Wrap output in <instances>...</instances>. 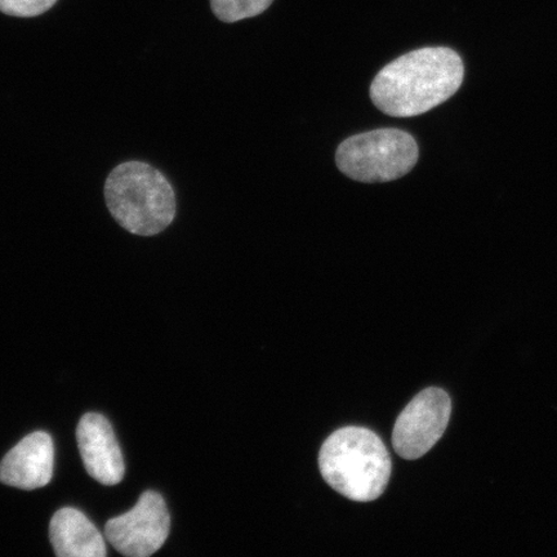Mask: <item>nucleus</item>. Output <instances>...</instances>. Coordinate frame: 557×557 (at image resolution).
<instances>
[{"mask_svg": "<svg viewBox=\"0 0 557 557\" xmlns=\"http://www.w3.org/2000/svg\"><path fill=\"white\" fill-rule=\"evenodd\" d=\"M274 0H211L212 11L224 23L261 15Z\"/></svg>", "mask_w": 557, "mask_h": 557, "instance_id": "nucleus-10", "label": "nucleus"}, {"mask_svg": "<svg viewBox=\"0 0 557 557\" xmlns=\"http://www.w3.org/2000/svg\"><path fill=\"white\" fill-rule=\"evenodd\" d=\"M463 75L461 55L450 48H421L389 62L375 75L371 99L389 116L421 115L455 96Z\"/></svg>", "mask_w": 557, "mask_h": 557, "instance_id": "nucleus-1", "label": "nucleus"}, {"mask_svg": "<svg viewBox=\"0 0 557 557\" xmlns=\"http://www.w3.org/2000/svg\"><path fill=\"white\" fill-rule=\"evenodd\" d=\"M450 414L451 401L444 389H423L396 420L393 431L395 451L409 461L423 457L441 441Z\"/></svg>", "mask_w": 557, "mask_h": 557, "instance_id": "nucleus-6", "label": "nucleus"}, {"mask_svg": "<svg viewBox=\"0 0 557 557\" xmlns=\"http://www.w3.org/2000/svg\"><path fill=\"white\" fill-rule=\"evenodd\" d=\"M50 539L54 554L59 557L107 556L103 535L86 515L76 508H61L53 515Z\"/></svg>", "mask_w": 557, "mask_h": 557, "instance_id": "nucleus-9", "label": "nucleus"}, {"mask_svg": "<svg viewBox=\"0 0 557 557\" xmlns=\"http://www.w3.org/2000/svg\"><path fill=\"white\" fill-rule=\"evenodd\" d=\"M171 531V517L159 493H143L127 513L111 519L104 535L116 552L129 557H149L163 547Z\"/></svg>", "mask_w": 557, "mask_h": 557, "instance_id": "nucleus-5", "label": "nucleus"}, {"mask_svg": "<svg viewBox=\"0 0 557 557\" xmlns=\"http://www.w3.org/2000/svg\"><path fill=\"white\" fill-rule=\"evenodd\" d=\"M58 0H0V12L7 16L33 18L45 15Z\"/></svg>", "mask_w": 557, "mask_h": 557, "instance_id": "nucleus-11", "label": "nucleus"}, {"mask_svg": "<svg viewBox=\"0 0 557 557\" xmlns=\"http://www.w3.org/2000/svg\"><path fill=\"white\" fill-rule=\"evenodd\" d=\"M54 447L45 431L27 435L0 462V482L23 491L39 490L53 476Z\"/></svg>", "mask_w": 557, "mask_h": 557, "instance_id": "nucleus-8", "label": "nucleus"}, {"mask_svg": "<svg viewBox=\"0 0 557 557\" xmlns=\"http://www.w3.org/2000/svg\"><path fill=\"white\" fill-rule=\"evenodd\" d=\"M319 470L341 496L355 503H372L386 491L393 462L377 434L348 426L326 438L319 453Z\"/></svg>", "mask_w": 557, "mask_h": 557, "instance_id": "nucleus-3", "label": "nucleus"}, {"mask_svg": "<svg viewBox=\"0 0 557 557\" xmlns=\"http://www.w3.org/2000/svg\"><path fill=\"white\" fill-rule=\"evenodd\" d=\"M103 198L116 224L141 238L165 232L177 213L170 180L144 160L117 164L104 181Z\"/></svg>", "mask_w": 557, "mask_h": 557, "instance_id": "nucleus-2", "label": "nucleus"}, {"mask_svg": "<svg viewBox=\"0 0 557 557\" xmlns=\"http://www.w3.org/2000/svg\"><path fill=\"white\" fill-rule=\"evenodd\" d=\"M418 145L407 132L382 128L345 139L336 163L348 178L366 184L392 183L414 169Z\"/></svg>", "mask_w": 557, "mask_h": 557, "instance_id": "nucleus-4", "label": "nucleus"}, {"mask_svg": "<svg viewBox=\"0 0 557 557\" xmlns=\"http://www.w3.org/2000/svg\"><path fill=\"white\" fill-rule=\"evenodd\" d=\"M76 442L90 478L103 485L120 484L125 465L120 443L107 417L87 413L76 428Z\"/></svg>", "mask_w": 557, "mask_h": 557, "instance_id": "nucleus-7", "label": "nucleus"}]
</instances>
